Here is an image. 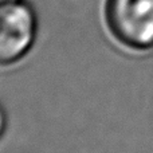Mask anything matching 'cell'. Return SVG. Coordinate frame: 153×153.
<instances>
[{"label": "cell", "mask_w": 153, "mask_h": 153, "mask_svg": "<svg viewBox=\"0 0 153 153\" xmlns=\"http://www.w3.org/2000/svg\"><path fill=\"white\" fill-rule=\"evenodd\" d=\"M106 20L125 46L138 50L153 47V0H108Z\"/></svg>", "instance_id": "obj_1"}, {"label": "cell", "mask_w": 153, "mask_h": 153, "mask_svg": "<svg viewBox=\"0 0 153 153\" xmlns=\"http://www.w3.org/2000/svg\"><path fill=\"white\" fill-rule=\"evenodd\" d=\"M35 36V16L23 3L0 4V65L18 61L31 47Z\"/></svg>", "instance_id": "obj_2"}, {"label": "cell", "mask_w": 153, "mask_h": 153, "mask_svg": "<svg viewBox=\"0 0 153 153\" xmlns=\"http://www.w3.org/2000/svg\"><path fill=\"white\" fill-rule=\"evenodd\" d=\"M3 129H4V116H3L1 110H0V134H1Z\"/></svg>", "instance_id": "obj_3"}, {"label": "cell", "mask_w": 153, "mask_h": 153, "mask_svg": "<svg viewBox=\"0 0 153 153\" xmlns=\"http://www.w3.org/2000/svg\"><path fill=\"white\" fill-rule=\"evenodd\" d=\"M11 1H16V0H0V4H3V3H11Z\"/></svg>", "instance_id": "obj_4"}]
</instances>
